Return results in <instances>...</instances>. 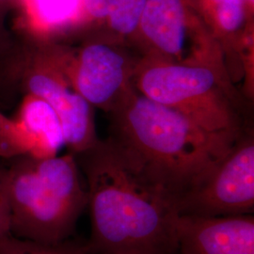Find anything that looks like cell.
I'll return each mask as SVG.
<instances>
[{
  "mask_svg": "<svg viewBox=\"0 0 254 254\" xmlns=\"http://www.w3.org/2000/svg\"><path fill=\"white\" fill-rule=\"evenodd\" d=\"M74 156L87 180L90 254H175L179 214L171 192L108 138Z\"/></svg>",
  "mask_w": 254,
  "mask_h": 254,
  "instance_id": "cell-1",
  "label": "cell"
},
{
  "mask_svg": "<svg viewBox=\"0 0 254 254\" xmlns=\"http://www.w3.org/2000/svg\"><path fill=\"white\" fill-rule=\"evenodd\" d=\"M108 115L109 141L176 200L205 179L240 136L208 132L134 86Z\"/></svg>",
  "mask_w": 254,
  "mask_h": 254,
  "instance_id": "cell-2",
  "label": "cell"
},
{
  "mask_svg": "<svg viewBox=\"0 0 254 254\" xmlns=\"http://www.w3.org/2000/svg\"><path fill=\"white\" fill-rule=\"evenodd\" d=\"M14 158L4 171L10 234L46 244L68 240L88 205L75 156Z\"/></svg>",
  "mask_w": 254,
  "mask_h": 254,
  "instance_id": "cell-3",
  "label": "cell"
},
{
  "mask_svg": "<svg viewBox=\"0 0 254 254\" xmlns=\"http://www.w3.org/2000/svg\"><path fill=\"white\" fill-rule=\"evenodd\" d=\"M133 86L147 98L174 109L206 131L238 137L247 127L243 93L224 69L139 58Z\"/></svg>",
  "mask_w": 254,
  "mask_h": 254,
  "instance_id": "cell-4",
  "label": "cell"
},
{
  "mask_svg": "<svg viewBox=\"0 0 254 254\" xmlns=\"http://www.w3.org/2000/svg\"><path fill=\"white\" fill-rule=\"evenodd\" d=\"M132 47L140 58L227 72L219 47L189 0H146Z\"/></svg>",
  "mask_w": 254,
  "mask_h": 254,
  "instance_id": "cell-5",
  "label": "cell"
},
{
  "mask_svg": "<svg viewBox=\"0 0 254 254\" xmlns=\"http://www.w3.org/2000/svg\"><path fill=\"white\" fill-rule=\"evenodd\" d=\"M73 88L91 107L107 114L133 86L139 55L132 46L99 32H89L76 47L59 44Z\"/></svg>",
  "mask_w": 254,
  "mask_h": 254,
  "instance_id": "cell-6",
  "label": "cell"
},
{
  "mask_svg": "<svg viewBox=\"0 0 254 254\" xmlns=\"http://www.w3.org/2000/svg\"><path fill=\"white\" fill-rule=\"evenodd\" d=\"M36 42L23 67L27 93L41 97L52 107L61 122L64 145L70 154H82L100 140L93 108L73 88L64 69L59 43Z\"/></svg>",
  "mask_w": 254,
  "mask_h": 254,
  "instance_id": "cell-7",
  "label": "cell"
},
{
  "mask_svg": "<svg viewBox=\"0 0 254 254\" xmlns=\"http://www.w3.org/2000/svg\"><path fill=\"white\" fill-rule=\"evenodd\" d=\"M179 215L236 216L254 211V136L246 128L228 154L198 186L176 200Z\"/></svg>",
  "mask_w": 254,
  "mask_h": 254,
  "instance_id": "cell-8",
  "label": "cell"
},
{
  "mask_svg": "<svg viewBox=\"0 0 254 254\" xmlns=\"http://www.w3.org/2000/svg\"><path fill=\"white\" fill-rule=\"evenodd\" d=\"M175 254H254L253 214L179 215Z\"/></svg>",
  "mask_w": 254,
  "mask_h": 254,
  "instance_id": "cell-9",
  "label": "cell"
},
{
  "mask_svg": "<svg viewBox=\"0 0 254 254\" xmlns=\"http://www.w3.org/2000/svg\"><path fill=\"white\" fill-rule=\"evenodd\" d=\"M217 43L230 79L236 85L243 73L246 55L254 49V22H249L244 0H189Z\"/></svg>",
  "mask_w": 254,
  "mask_h": 254,
  "instance_id": "cell-10",
  "label": "cell"
},
{
  "mask_svg": "<svg viewBox=\"0 0 254 254\" xmlns=\"http://www.w3.org/2000/svg\"><path fill=\"white\" fill-rule=\"evenodd\" d=\"M11 119L25 154L39 158L54 156L64 145L59 117L41 97L27 93L15 117Z\"/></svg>",
  "mask_w": 254,
  "mask_h": 254,
  "instance_id": "cell-11",
  "label": "cell"
},
{
  "mask_svg": "<svg viewBox=\"0 0 254 254\" xmlns=\"http://www.w3.org/2000/svg\"><path fill=\"white\" fill-rule=\"evenodd\" d=\"M146 0H82L78 30L99 32L132 46Z\"/></svg>",
  "mask_w": 254,
  "mask_h": 254,
  "instance_id": "cell-12",
  "label": "cell"
},
{
  "mask_svg": "<svg viewBox=\"0 0 254 254\" xmlns=\"http://www.w3.org/2000/svg\"><path fill=\"white\" fill-rule=\"evenodd\" d=\"M23 27L36 41L77 31L82 0H18Z\"/></svg>",
  "mask_w": 254,
  "mask_h": 254,
  "instance_id": "cell-13",
  "label": "cell"
},
{
  "mask_svg": "<svg viewBox=\"0 0 254 254\" xmlns=\"http://www.w3.org/2000/svg\"><path fill=\"white\" fill-rule=\"evenodd\" d=\"M0 254H90V252L87 242L68 239L46 244L9 234L0 237Z\"/></svg>",
  "mask_w": 254,
  "mask_h": 254,
  "instance_id": "cell-14",
  "label": "cell"
},
{
  "mask_svg": "<svg viewBox=\"0 0 254 254\" xmlns=\"http://www.w3.org/2000/svg\"><path fill=\"white\" fill-rule=\"evenodd\" d=\"M25 154L12 119L0 112V157L14 158Z\"/></svg>",
  "mask_w": 254,
  "mask_h": 254,
  "instance_id": "cell-15",
  "label": "cell"
},
{
  "mask_svg": "<svg viewBox=\"0 0 254 254\" xmlns=\"http://www.w3.org/2000/svg\"><path fill=\"white\" fill-rule=\"evenodd\" d=\"M9 234H10L9 201L4 183V171L0 170V237Z\"/></svg>",
  "mask_w": 254,
  "mask_h": 254,
  "instance_id": "cell-16",
  "label": "cell"
},
{
  "mask_svg": "<svg viewBox=\"0 0 254 254\" xmlns=\"http://www.w3.org/2000/svg\"><path fill=\"white\" fill-rule=\"evenodd\" d=\"M246 13L249 22H254V0H244Z\"/></svg>",
  "mask_w": 254,
  "mask_h": 254,
  "instance_id": "cell-17",
  "label": "cell"
}]
</instances>
